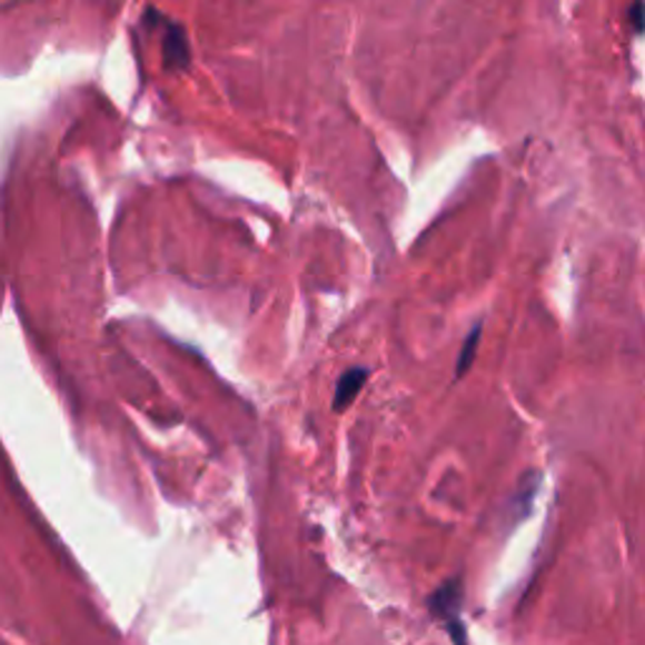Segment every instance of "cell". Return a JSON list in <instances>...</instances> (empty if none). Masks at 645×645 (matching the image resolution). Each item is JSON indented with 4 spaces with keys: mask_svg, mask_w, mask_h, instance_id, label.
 Returning <instances> with one entry per match:
<instances>
[{
    "mask_svg": "<svg viewBox=\"0 0 645 645\" xmlns=\"http://www.w3.org/2000/svg\"><path fill=\"white\" fill-rule=\"evenodd\" d=\"M429 611L436 615V618L444 621V625H447L454 645H467V628H464L459 621V611H462L459 577H452V580L444 583L439 591L429 597Z\"/></svg>",
    "mask_w": 645,
    "mask_h": 645,
    "instance_id": "6da1fadb",
    "label": "cell"
},
{
    "mask_svg": "<svg viewBox=\"0 0 645 645\" xmlns=\"http://www.w3.org/2000/svg\"><path fill=\"white\" fill-rule=\"evenodd\" d=\"M147 23H155L161 28V59L169 71H182L189 66V41L185 26H179L175 21H169L167 16H161L157 11H147Z\"/></svg>",
    "mask_w": 645,
    "mask_h": 645,
    "instance_id": "7a4b0ae2",
    "label": "cell"
},
{
    "mask_svg": "<svg viewBox=\"0 0 645 645\" xmlns=\"http://www.w3.org/2000/svg\"><path fill=\"white\" fill-rule=\"evenodd\" d=\"M366 378H368V368H348V371L338 378V384H336V396H334V409L336 411H344L346 406L354 401L356 394L360 391V386L366 384Z\"/></svg>",
    "mask_w": 645,
    "mask_h": 645,
    "instance_id": "3957f363",
    "label": "cell"
},
{
    "mask_svg": "<svg viewBox=\"0 0 645 645\" xmlns=\"http://www.w3.org/2000/svg\"><path fill=\"white\" fill-rule=\"evenodd\" d=\"M479 334H482V326H474L472 330H469V336H467V340H464V346H462V354H459V360H457V378H462L464 374L469 371L472 368V360H474V350H477V346H479Z\"/></svg>",
    "mask_w": 645,
    "mask_h": 645,
    "instance_id": "277c9868",
    "label": "cell"
},
{
    "mask_svg": "<svg viewBox=\"0 0 645 645\" xmlns=\"http://www.w3.org/2000/svg\"><path fill=\"white\" fill-rule=\"evenodd\" d=\"M628 18H631L633 31L638 33V36H643L645 33V0H633Z\"/></svg>",
    "mask_w": 645,
    "mask_h": 645,
    "instance_id": "5b68a950",
    "label": "cell"
}]
</instances>
